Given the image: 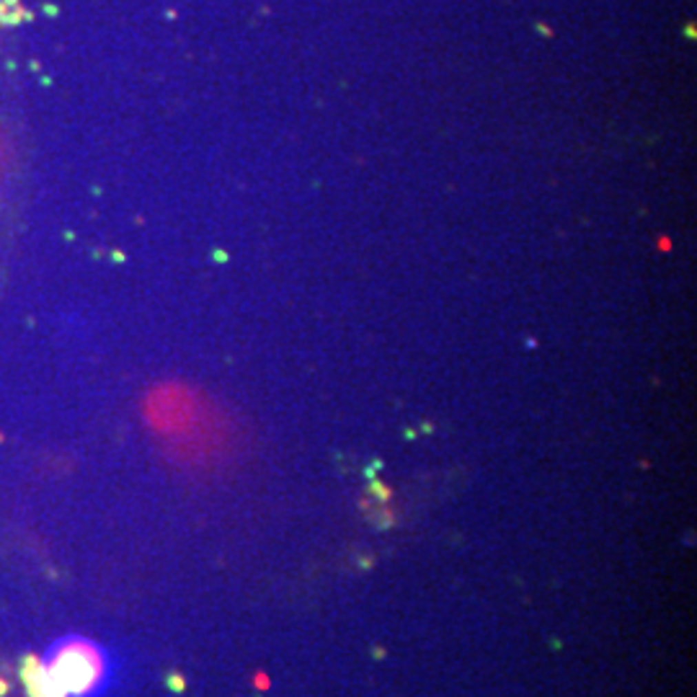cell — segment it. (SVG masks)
Returning a JSON list of instances; mask_svg holds the SVG:
<instances>
[{"mask_svg": "<svg viewBox=\"0 0 697 697\" xmlns=\"http://www.w3.org/2000/svg\"><path fill=\"white\" fill-rule=\"evenodd\" d=\"M52 697H103L116 677L112 651L81 633L60 636L41 654Z\"/></svg>", "mask_w": 697, "mask_h": 697, "instance_id": "cell-1", "label": "cell"}, {"mask_svg": "<svg viewBox=\"0 0 697 697\" xmlns=\"http://www.w3.org/2000/svg\"><path fill=\"white\" fill-rule=\"evenodd\" d=\"M21 679H23V685H26L29 697H52L50 682H47L44 667H41V658H37V656L23 658V664H21Z\"/></svg>", "mask_w": 697, "mask_h": 697, "instance_id": "cell-2", "label": "cell"}]
</instances>
